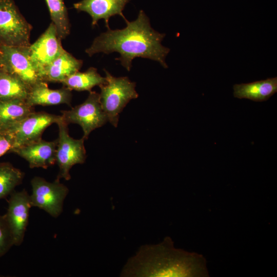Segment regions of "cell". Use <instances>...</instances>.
I'll return each instance as SVG.
<instances>
[{
	"mask_svg": "<svg viewBox=\"0 0 277 277\" xmlns=\"http://www.w3.org/2000/svg\"><path fill=\"white\" fill-rule=\"evenodd\" d=\"M126 27L102 33L93 40L85 52L90 56L98 53L109 54L116 52L117 58L129 71L132 61L136 57L148 58L159 62L164 68L168 66L165 58L170 51L161 42L165 34L160 33L151 26L150 20L143 10H140L134 21L126 19Z\"/></svg>",
	"mask_w": 277,
	"mask_h": 277,
	"instance_id": "cell-1",
	"label": "cell"
},
{
	"mask_svg": "<svg viewBox=\"0 0 277 277\" xmlns=\"http://www.w3.org/2000/svg\"><path fill=\"white\" fill-rule=\"evenodd\" d=\"M126 276L207 277L205 257L175 248L170 237L155 245L141 247L131 258L122 273Z\"/></svg>",
	"mask_w": 277,
	"mask_h": 277,
	"instance_id": "cell-2",
	"label": "cell"
},
{
	"mask_svg": "<svg viewBox=\"0 0 277 277\" xmlns=\"http://www.w3.org/2000/svg\"><path fill=\"white\" fill-rule=\"evenodd\" d=\"M106 82L100 85V103L108 122L114 127L117 126L119 114L131 100L138 97L135 83L128 77H116L104 69Z\"/></svg>",
	"mask_w": 277,
	"mask_h": 277,
	"instance_id": "cell-3",
	"label": "cell"
},
{
	"mask_svg": "<svg viewBox=\"0 0 277 277\" xmlns=\"http://www.w3.org/2000/svg\"><path fill=\"white\" fill-rule=\"evenodd\" d=\"M31 28L13 0H0V45L30 46Z\"/></svg>",
	"mask_w": 277,
	"mask_h": 277,
	"instance_id": "cell-4",
	"label": "cell"
},
{
	"mask_svg": "<svg viewBox=\"0 0 277 277\" xmlns=\"http://www.w3.org/2000/svg\"><path fill=\"white\" fill-rule=\"evenodd\" d=\"M58 137L57 139L56 163L58 167L56 179H71L70 169L76 164H82L86 159L85 139H75L69 134L68 124L62 118L57 122Z\"/></svg>",
	"mask_w": 277,
	"mask_h": 277,
	"instance_id": "cell-5",
	"label": "cell"
},
{
	"mask_svg": "<svg viewBox=\"0 0 277 277\" xmlns=\"http://www.w3.org/2000/svg\"><path fill=\"white\" fill-rule=\"evenodd\" d=\"M32 193L30 195L32 207H38L57 218L63 212L64 200L69 189L60 180L50 182L40 176L33 177L30 182Z\"/></svg>",
	"mask_w": 277,
	"mask_h": 277,
	"instance_id": "cell-6",
	"label": "cell"
},
{
	"mask_svg": "<svg viewBox=\"0 0 277 277\" xmlns=\"http://www.w3.org/2000/svg\"><path fill=\"white\" fill-rule=\"evenodd\" d=\"M63 121L68 125L76 124L83 131V138L87 140L94 130L104 125L108 120L103 111L99 93L90 91L87 99L70 110L61 111Z\"/></svg>",
	"mask_w": 277,
	"mask_h": 277,
	"instance_id": "cell-7",
	"label": "cell"
},
{
	"mask_svg": "<svg viewBox=\"0 0 277 277\" xmlns=\"http://www.w3.org/2000/svg\"><path fill=\"white\" fill-rule=\"evenodd\" d=\"M0 69L16 76L30 88L42 81L31 58L29 46L0 45Z\"/></svg>",
	"mask_w": 277,
	"mask_h": 277,
	"instance_id": "cell-8",
	"label": "cell"
},
{
	"mask_svg": "<svg viewBox=\"0 0 277 277\" xmlns=\"http://www.w3.org/2000/svg\"><path fill=\"white\" fill-rule=\"evenodd\" d=\"M61 118V115L44 111L31 113L8 131L14 138L13 149L41 139L46 129L53 124H56Z\"/></svg>",
	"mask_w": 277,
	"mask_h": 277,
	"instance_id": "cell-9",
	"label": "cell"
},
{
	"mask_svg": "<svg viewBox=\"0 0 277 277\" xmlns=\"http://www.w3.org/2000/svg\"><path fill=\"white\" fill-rule=\"evenodd\" d=\"M10 195L7 211L4 215L11 230L14 246H19L24 241L32 206L30 195L25 189L14 191Z\"/></svg>",
	"mask_w": 277,
	"mask_h": 277,
	"instance_id": "cell-10",
	"label": "cell"
},
{
	"mask_svg": "<svg viewBox=\"0 0 277 277\" xmlns=\"http://www.w3.org/2000/svg\"><path fill=\"white\" fill-rule=\"evenodd\" d=\"M29 50L31 58L43 81L45 69L65 50L53 23L33 44H30Z\"/></svg>",
	"mask_w": 277,
	"mask_h": 277,
	"instance_id": "cell-11",
	"label": "cell"
},
{
	"mask_svg": "<svg viewBox=\"0 0 277 277\" xmlns=\"http://www.w3.org/2000/svg\"><path fill=\"white\" fill-rule=\"evenodd\" d=\"M57 139L46 141L42 138L13 149L14 153L26 160L30 168L47 169L56 163Z\"/></svg>",
	"mask_w": 277,
	"mask_h": 277,
	"instance_id": "cell-12",
	"label": "cell"
},
{
	"mask_svg": "<svg viewBox=\"0 0 277 277\" xmlns=\"http://www.w3.org/2000/svg\"><path fill=\"white\" fill-rule=\"evenodd\" d=\"M130 0H82L74 4L73 7L78 11L87 13L92 18V26L97 24L100 19H103L107 29L109 18L116 15L126 19L123 11Z\"/></svg>",
	"mask_w": 277,
	"mask_h": 277,
	"instance_id": "cell-13",
	"label": "cell"
},
{
	"mask_svg": "<svg viewBox=\"0 0 277 277\" xmlns=\"http://www.w3.org/2000/svg\"><path fill=\"white\" fill-rule=\"evenodd\" d=\"M71 100V90L68 88L51 89L48 87L47 82L40 81L30 87L26 101L32 107L60 104L70 106Z\"/></svg>",
	"mask_w": 277,
	"mask_h": 277,
	"instance_id": "cell-14",
	"label": "cell"
},
{
	"mask_svg": "<svg viewBox=\"0 0 277 277\" xmlns=\"http://www.w3.org/2000/svg\"><path fill=\"white\" fill-rule=\"evenodd\" d=\"M82 64V60L65 50L45 69L43 81L62 83L67 77L78 71Z\"/></svg>",
	"mask_w": 277,
	"mask_h": 277,
	"instance_id": "cell-15",
	"label": "cell"
},
{
	"mask_svg": "<svg viewBox=\"0 0 277 277\" xmlns=\"http://www.w3.org/2000/svg\"><path fill=\"white\" fill-rule=\"evenodd\" d=\"M233 89V96L236 98L259 102L266 101L277 92V77L246 84H235Z\"/></svg>",
	"mask_w": 277,
	"mask_h": 277,
	"instance_id": "cell-16",
	"label": "cell"
},
{
	"mask_svg": "<svg viewBox=\"0 0 277 277\" xmlns=\"http://www.w3.org/2000/svg\"><path fill=\"white\" fill-rule=\"evenodd\" d=\"M34 111L24 100L0 101V131H9Z\"/></svg>",
	"mask_w": 277,
	"mask_h": 277,
	"instance_id": "cell-17",
	"label": "cell"
},
{
	"mask_svg": "<svg viewBox=\"0 0 277 277\" xmlns=\"http://www.w3.org/2000/svg\"><path fill=\"white\" fill-rule=\"evenodd\" d=\"M30 88L16 76L0 69V101H26Z\"/></svg>",
	"mask_w": 277,
	"mask_h": 277,
	"instance_id": "cell-18",
	"label": "cell"
},
{
	"mask_svg": "<svg viewBox=\"0 0 277 277\" xmlns=\"http://www.w3.org/2000/svg\"><path fill=\"white\" fill-rule=\"evenodd\" d=\"M106 82L94 67H90L85 72L77 71L67 77L62 82L64 87L71 90L91 91L92 88L100 86Z\"/></svg>",
	"mask_w": 277,
	"mask_h": 277,
	"instance_id": "cell-19",
	"label": "cell"
},
{
	"mask_svg": "<svg viewBox=\"0 0 277 277\" xmlns=\"http://www.w3.org/2000/svg\"><path fill=\"white\" fill-rule=\"evenodd\" d=\"M24 173L8 162L0 163V200L10 195L23 180Z\"/></svg>",
	"mask_w": 277,
	"mask_h": 277,
	"instance_id": "cell-20",
	"label": "cell"
},
{
	"mask_svg": "<svg viewBox=\"0 0 277 277\" xmlns=\"http://www.w3.org/2000/svg\"><path fill=\"white\" fill-rule=\"evenodd\" d=\"M52 23L54 25L61 39L70 33V25L67 10L63 0H45Z\"/></svg>",
	"mask_w": 277,
	"mask_h": 277,
	"instance_id": "cell-21",
	"label": "cell"
},
{
	"mask_svg": "<svg viewBox=\"0 0 277 277\" xmlns=\"http://www.w3.org/2000/svg\"><path fill=\"white\" fill-rule=\"evenodd\" d=\"M14 246L11 230L4 215H0V258Z\"/></svg>",
	"mask_w": 277,
	"mask_h": 277,
	"instance_id": "cell-22",
	"label": "cell"
},
{
	"mask_svg": "<svg viewBox=\"0 0 277 277\" xmlns=\"http://www.w3.org/2000/svg\"><path fill=\"white\" fill-rule=\"evenodd\" d=\"M14 147V138L9 131H0V157L11 152Z\"/></svg>",
	"mask_w": 277,
	"mask_h": 277,
	"instance_id": "cell-23",
	"label": "cell"
}]
</instances>
